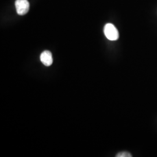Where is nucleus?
<instances>
[{"instance_id":"f257e3e1","label":"nucleus","mask_w":157,"mask_h":157,"mask_svg":"<svg viewBox=\"0 0 157 157\" xmlns=\"http://www.w3.org/2000/svg\"><path fill=\"white\" fill-rule=\"evenodd\" d=\"M104 34L107 39L111 41H115L119 39V32L116 27L112 23H107L104 29Z\"/></svg>"},{"instance_id":"f03ea898","label":"nucleus","mask_w":157,"mask_h":157,"mask_svg":"<svg viewBox=\"0 0 157 157\" xmlns=\"http://www.w3.org/2000/svg\"><path fill=\"white\" fill-rule=\"evenodd\" d=\"M15 7L18 15H24L29 11L30 5L28 0H16Z\"/></svg>"},{"instance_id":"7ed1b4c3","label":"nucleus","mask_w":157,"mask_h":157,"mask_svg":"<svg viewBox=\"0 0 157 157\" xmlns=\"http://www.w3.org/2000/svg\"><path fill=\"white\" fill-rule=\"evenodd\" d=\"M40 60L43 63V64L46 67L51 66L53 62V59H52V54L50 51H43L40 56Z\"/></svg>"},{"instance_id":"20e7f679","label":"nucleus","mask_w":157,"mask_h":157,"mask_svg":"<svg viewBox=\"0 0 157 157\" xmlns=\"http://www.w3.org/2000/svg\"><path fill=\"white\" fill-rule=\"evenodd\" d=\"M117 157H131L132 155L128 152L123 151L121 152L118 153V154L116 155Z\"/></svg>"}]
</instances>
